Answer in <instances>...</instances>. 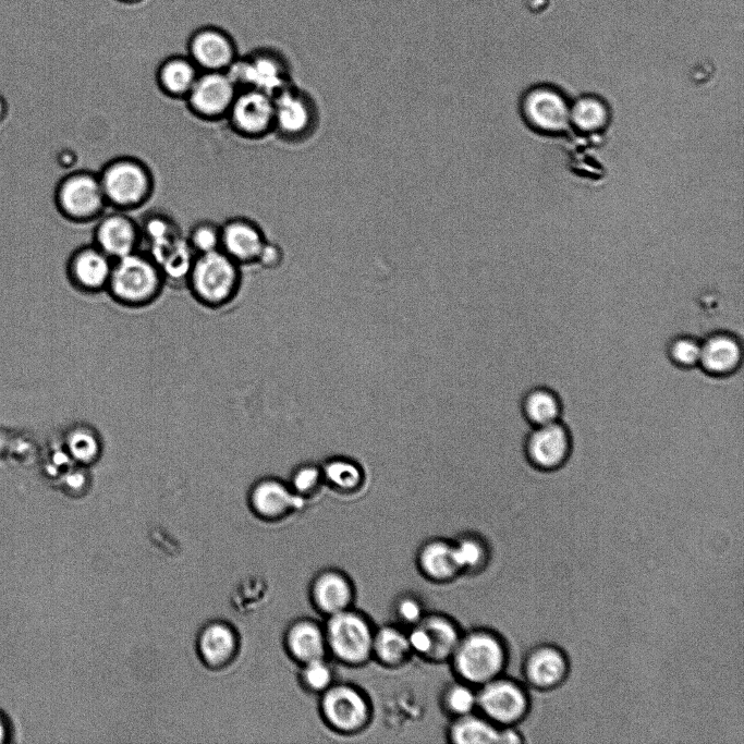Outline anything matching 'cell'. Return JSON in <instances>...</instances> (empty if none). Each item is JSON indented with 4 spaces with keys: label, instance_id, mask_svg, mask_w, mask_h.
<instances>
[{
    "label": "cell",
    "instance_id": "603a6c76",
    "mask_svg": "<svg viewBox=\"0 0 744 744\" xmlns=\"http://www.w3.org/2000/svg\"><path fill=\"white\" fill-rule=\"evenodd\" d=\"M199 73V69L187 54H174L158 65L155 82L159 92L167 98L184 100Z\"/></svg>",
    "mask_w": 744,
    "mask_h": 744
},
{
    "label": "cell",
    "instance_id": "9a60e30c",
    "mask_svg": "<svg viewBox=\"0 0 744 744\" xmlns=\"http://www.w3.org/2000/svg\"><path fill=\"white\" fill-rule=\"evenodd\" d=\"M247 504L254 516L263 521H276L302 509L305 499L294 493L285 479L268 475L252 484Z\"/></svg>",
    "mask_w": 744,
    "mask_h": 744
},
{
    "label": "cell",
    "instance_id": "5bb4252c",
    "mask_svg": "<svg viewBox=\"0 0 744 744\" xmlns=\"http://www.w3.org/2000/svg\"><path fill=\"white\" fill-rule=\"evenodd\" d=\"M327 641L332 651L349 662L363 661L373 648V634L367 623L346 610L331 614Z\"/></svg>",
    "mask_w": 744,
    "mask_h": 744
},
{
    "label": "cell",
    "instance_id": "e575fe53",
    "mask_svg": "<svg viewBox=\"0 0 744 744\" xmlns=\"http://www.w3.org/2000/svg\"><path fill=\"white\" fill-rule=\"evenodd\" d=\"M408 649L407 637L395 629L385 627L373 636L371 650H375L383 662L397 663L401 661Z\"/></svg>",
    "mask_w": 744,
    "mask_h": 744
},
{
    "label": "cell",
    "instance_id": "ee69618b",
    "mask_svg": "<svg viewBox=\"0 0 744 744\" xmlns=\"http://www.w3.org/2000/svg\"><path fill=\"white\" fill-rule=\"evenodd\" d=\"M7 113V103L3 97L0 96V121L3 120Z\"/></svg>",
    "mask_w": 744,
    "mask_h": 744
},
{
    "label": "cell",
    "instance_id": "9c48e42d",
    "mask_svg": "<svg viewBox=\"0 0 744 744\" xmlns=\"http://www.w3.org/2000/svg\"><path fill=\"white\" fill-rule=\"evenodd\" d=\"M237 90L228 72H200L183 101L198 120L224 121Z\"/></svg>",
    "mask_w": 744,
    "mask_h": 744
},
{
    "label": "cell",
    "instance_id": "44dd1931",
    "mask_svg": "<svg viewBox=\"0 0 744 744\" xmlns=\"http://www.w3.org/2000/svg\"><path fill=\"white\" fill-rule=\"evenodd\" d=\"M744 338L729 331H716L702 340L698 366L716 376H724L743 365Z\"/></svg>",
    "mask_w": 744,
    "mask_h": 744
},
{
    "label": "cell",
    "instance_id": "7a4b0ae2",
    "mask_svg": "<svg viewBox=\"0 0 744 744\" xmlns=\"http://www.w3.org/2000/svg\"><path fill=\"white\" fill-rule=\"evenodd\" d=\"M166 285L158 265L141 248L113 260L106 292L121 306L141 308L153 304Z\"/></svg>",
    "mask_w": 744,
    "mask_h": 744
},
{
    "label": "cell",
    "instance_id": "b9f144b4",
    "mask_svg": "<svg viewBox=\"0 0 744 744\" xmlns=\"http://www.w3.org/2000/svg\"><path fill=\"white\" fill-rule=\"evenodd\" d=\"M407 643L410 648L414 649L415 651L425 656L428 655L430 649V639L427 631L422 624L410 633L407 636Z\"/></svg>",
    "mask_w": 744,
    "mask_h": 744
},
{
    "label": "cell",
    "instance_id": "1f68e13d",
    "mask_svg": "<svg viewBox=\"0 0 744 744\" xmlns=\"http://www.w3.org/2000/svg\"><path fill=\"white\" fill-rule=\"evenodd\" d=\"M139 224L143 245L146 244V248L162 245L183 235L176 221L162 212L147 214L142 221H139Z\"/></svg>",
    "mask_w": 744,
    "mask_h": 744
},
{
    "label": "cell",
    "instance_id": "836d02e7",
    "mask_svg": "<svg viewBox=\"0 0 744 744\" xmlns=\"http://www.w3.org/2000/svg\"><path fill=\"white\" fill-rule=\"evenodd\" d=\"M430 639L427 657L443 659L453 655L460 639L453 625L440 618H431L422 623Z\"/></svg>",
    "mask_w": 744,
    "mask_h": 744
},
{
    "label": "cell",
    "instance_id": "2e32d148",
    "mask_svg": "<svg viewBox=\"0 0 744 744\" xmlns=\"http://www.w3.org/2000/svg\"><path fill=\"white\" fill-rule=\"evenodd\" d=\"M220 224V249L242 267L256 266L268 241L261 225L245 216L230 217Z\"/></svg>",
    "mask_w": 744,
    "mask_h": 744
},
{
    "label": "cell",
    "instance_id": "83f0119b",
    "mask_svg": "<svg viewBox=\"0 0 744 744\" xmlns=\"http://www.w3.org/2000/svg\"><path fill=\"white\" fill-rule=\"evenodd\" d=\"M313 594L317 606L330 614L345 610L352 598L349 583L336 573L319 576Z\"/></svg>",
    "mask_w": 744,
    "mask_h": 744
},
{
    "label": "cell",
    "instance_id": "6da1fadb",
    "mask_svg": "<svg viewBox=\"0 0 744 744\" xmlns=\"http://www.w3.org/2000/svg\"><path fill=\"white\" fill-rule=\"evenodd\" d=\"M109 209L135 211L143 208L156 188L147 162L132 155L115 156L97 171Z\"/></svg>",
    "mask_w": 744,
    "mask_h": 744
},
{
    "label": "cell",
    "instance_id": "52a82bcc",
    "mask_svg": "<svg viewBox=\"0 0 744 744\" xmlns=\"http://www.w3.org/2000/svg\"><path fill=\"white\" fill-rule=\"evenodd\" d=\"M453 656L456 671L465 680L481 684L495 679L505 661L501 642L484 632L471 634L460 641Z\"/></svg>",
    "mask_w": 744,
    "mask_h": 744
},
{
    "label": "cell",
    "instance_id": "60d3db41",
    "mask_svg": "<svg viewBox=\"0 0 744 744\" xmlns=\"http://www.w3.org/2000/svg\"><path fill=\"white\" fill-rule=\"evenodd\" d=\"M283 258L284 253L282 247L268 240L258 257L256 266L268 270L276 269L281 266Z\"/></svg>",
    "mask_w": 744,
    "mask_h": 744
},
{
    "label": "cell",
    "instance_id": "5b68a950",
    "mask_svg": "<svg viewBox=\"0 0 744 744\" xmlns=\"http://www.w3.org/2000/svg\"><path fill=\"white\" fill-rule=\"evenodd\" d=\"M54 200L61 216L78 227L94 223L109 209L98 172L82 167L59 180Z\"/></svg>",
    "mask_w": 744,
    "mask_h": 744
},
{
    "label": "cell",
    "instance_id": "cb8c5ba5",
    "mask_svg": "<svg viewBox=\"0 0 744 744\" xmlns=\"http://www.w3.org/2000/svg\"><path fill=\"white\" fill-rule=\"evenodd\" d=\"M327 488L343 495L361 490L365 483V472L356 460L332 454L318 461Z\"/></svg>",
    "mask_w": 744,
    "mask_h": 744
},
{
    "label": "cell",
    "instance_id": "484cf974",
    "mask_svg": "<svg viewBox=\"0 0 744 744\" xmlns=\"http://www.w3.org/2000/svg\"><path fill=\"white\" fill-rule=\"evenodd\" d=\"M609 120V108L599 97L581 96L570 106V125L581 133L601 132L608 125Z\"/></svg>",
    "mask_w": 744,
    "mask_h": 744
},
{
    "label": "cell",
    "instance_id": "4fadbf2b",
    "mask_svg": "<svg viewBox=\"0 0 744 744\" xmlns=\"http://www.w3.org/2000/svg\"><path fill=\"white\" fill-rule=\"evenodd\" d=\"M476 705L491 722L510 727L526 716L529 702L521 685L495 678L483 684V688L476 695Z\"/></svg>",
    "mask_w": 744,
    "mask_h": 744
},
{
    "label": "cell",
    "instance_id": "74e56055",
    "mask_svg": "<svg viewBox=\"0 0 744 744\" xmlns=\"http://www.w3.org/2000/svg\"><path fill=\"white\" fill-rule=\"evenodd\" d=\"M446 703L450 711L465 716L476 705V695L466 686L455 685L447 692Z\"/></svg>",
    "mask_w": 744,
    "mask_h": 744
},
{
    "label": "cell",
    "instance_id": "8992f818",
    "mask_svg": "<svg viewBox=\"0 0 744 744\" xmlns=\"http://www.w3.org/2000/svg\"><path fill=\"white\" fill-rule=\"evenodd\" d=\"M227 72L239 88H254L271 96L293 83L288 59L272 50L237 58Z\"/></svg>",
    "mask_w": 744,
    "mask_h": 744
},
{
    "label": "cell",
    "instance_id": "7402d4cb",
    "mask_svg": "<svg viewBox=\"0 0 744 744\" xmlns=\"http://www.w3.org/2000/svg\"><path fill=\"white\" fill-rule=\"evenodd\" d=\"M322 710L327 720L341 730H353L367 719V705L353 688L336 686L327 690L322 698Z\"/></svg>",
    "mask_w": 744,
    "mask_h": 744
},
{
    "label": "cell",
    "instance_id": "30bf717a",
    "mask_svg": "<svg viewBox=\"0 0 744 744\" xmlns=\"http://www.w3.org/2000/svg\"><path fill=\"white\" fill-rule=\"evenodd\" d=\"M519 110L526 125L542 134H560L570 126V105L551 86L528 88L521 96Z\"/></svg>",
    "mask_w": 744,
    "mask_h": 744
},
{
    "label": "cell",
    "instance_id": "bcb514c9",
    "mask_svg": "<svg viewBox=\"0 0 744 744\" xmlns=\"http://www.w3.org/2000/svg\"><path fill=\"white\" fill-rule=\"evenodd\" d=\"M121 1L131 3V2H135V1H139V0H121Z\"/></svg>",
    "mask_w": 744,
    "mask_h": 744
},
{
    "label": "cell",
    "instance_id": "e0dca14e",
    "mask_svg": "<svg viewBox=\"0 0 744 744\" xmlns=\"http://www.w3.org/2000/svg\"><path fill=\"white\" fill-rule=\"evenodd\" d=\"M187 56L200 72H227L239 58L232 38L214 26L199 28L191 36Z\"/></svg>",
    "mask_w": 744,
    "mask_h": 744
},
{
    "label": "cell",
    "instance_id": "d4e9b609",
    "mask_svg": "<svg viewBox=\"0 0 744 744\" xmlns=\"http://www.w3.org/2000/svg\"><path fill=\"white\" fill-rule=\"evenodd\" d=\"M455 743H517L519 734L510 729H499L493 722L469 715L462 716L452 727Z\"/></svg>",
    "mask_w": 744,
    "mask_h": 744
},
{
    "label": "cell",
    "instance_id": "f1b7e54d",
    "mask_svg": "<svg viewBox=\"0 0 744 744\" xmlns=\"http://www.w3.org/2000/svg\"><path fill=\"white\" fill-rule=\"evenodd\" d=\"M525 418L533 426L547 425L560 419L561 403L556 392L546 387L529 390L522 403Z\"/></svg>",
    "mask_w": 744,
    "mask_h": 744
},
{
    "label": "cell",
    "instance_id": "ffe728a7",
    "mask_svg": "<svg viewBox=\"0 0 744 744\" xmlns=\"http://www.w3.org/2000/svg\"><path fill=\"white\" fill-rule=\"evenodd\" d=\"M569 660L561 648L551 644L533 647L525 656L523 674L536 690L548 691L559 686L568 676Z\"/></svg>",
    "mask_w": 744,
    "mask_h": 744
},
{
    "label": "cell",
    "instance_id": "ac0fdd59",
    "mask_svg": "<svg viewBox=\"0 0 744 744\" xmlns=\"http://www.w3.org/2000/svg\"><path fill=\"white\" fill-rule=\"evenodd\" d=\"M196 652L203 666L219 670L232 664L240 654V636L225 620L206 622L196 635Z\"/></svg>",
    "mask_w": 744,
    "mask_h": 744
},
{
    "label": "cell",
    "instance_id": "ba28073f",
    "mask_svg": "<svg viewBox=\"0 0 744 744\" xmlns=\"http://www.w3.org/2000/svg\"><path fill=\"white\" fill-rule=\"evenodd\" d=\"M224 121L244 139L258 141L273 134V96L254 88H239Z\"/></svg>",
    "mask_w": 744,
    "mask_h": 744
},
{
    "label": "cell",
    "instance_id": "f35d334b",
    "mask_svg": "<svg viewBox=\"0 0 744 744\" xmlns=\"http://www.w3.org/2000/svg\"><path fill=\"white\" fill-rule=\"evenodd\" d=\"M303 670V679L305 683L313 690H324L331 681V671L329 667L322 661V658L305 662Z\"/></svg>",
    "mask_w": 744,
    "mask_h": 744
},
{
    "label": "cell",
    "instance_id": "8d00e7d4",
    "mask_svg": "<svg viewBox=\"0 0 744 744\" xmlns=\"http://www.w3.org/2000/svg\"><path fill=\"white\" fill-rule=\"evenodd\" d=\"M700 345L702 339L691 334H680L671 340L668 353L678 366L692 368L699 364Z\"/></svg>",
    "mask_w": 744,
    "mask_h": 744
},
{
    "label": "cell",
    "instance_id": "f6af8a7d",
    "mask_svg": "<svg viewBox=\"0 0 744 744\" xmlns=\"http://www.w3.org/2000/svg\"><path fill=\"white\" fill-rule=\"evenodd\" d=\"M5 736H7V729H5L4 722L0 718V743L4 742Z\"/></svg>",
    "mask_w": 744,
    "mask_h": 744
},
{
    "label": "cell",
    "instance_id": "4316f807",
    "mask_svg": "<svg viewBox=\"0 0 744 744\" xmlns=\"http://www.w3.org/2000/svg\"><path fill=\"white\" fill-rule=\"evenodd\" d=\"M285 642L290 654L303 662L322 658L325 652L324 635L312 622L293 624L286 633Z\"/></svg>",
    "mask_w": 744,
    "mask_h": 744
},
{
    "label": "cell",
    "instance_id": "8fae6325",
    "mask_svg": "<svg viewBox=\"0 0 744 744\" xmlns=\"http://www.w3.org/2000/svg\"><path fill=\"white\" fill-rule=\"evenodd\" d=\"M90 242L113 260L132 254L143 248L139 221L127 211L108 209L94 222Z\"/></svg>",
    "mask_w": 744,
    "mask_h": 744
},
{
    "label": "cell",
    "instance_id": "7bdbcfd3",
    "mask_svg": "<svg viewBox=\"0 0 744 744\" xmlns=\"http://www.w3.org/2000/svg\"><path fill=\"white\" fill-rule=\"evenodd\" d=\"M399 614L406 622H416L420 618L422 610L415 600L405 599L399 605Z\"/></svg>",
    "mask_w": 744,
    "mask_h": 744
},
{
    "label": "cell",
    "instance_id": "ab89813d",
    "mask_svg": "<svg viewBox=\"0 0 744 744\" xmlns=\"http://www.w3.org/2000/svg\"><path fill=\"white\" fill-rule=\"evenodd\" d=\"M452 548L459 569L476 566L483 560L484 552L481 547L475 541L464 540Z\"/></svg>",
    "mask_w": 744,
    "mask_h": 744
},
{
    "label": "cell",
    "instance_id": "7c38bea8",
    "mask_svg": "<svg viewBox=\"0 0 744 744\" xmlns=\"http://www.w3.org/2000/svg\"><path fill=\"white\" fill-rule=\"evenodd\" d=\"M113 259L94 243L76 245L65 263V279L70 285L84 294L106 292Z\"/></svg>",
    "mask_w": 744,
    "mask_h": 744
},
{
    "label": "cell",
    "instance_id": "277c9868",
    "mask_svg": "<svg viewBox=\"0 0 744 744\" xmlns=\"http://www.w3.org/2000/svg\"><path fill=\"white\" fill-rule=\"evenodd\" d=\"M321 123L317 99L294 83L273 96V134L283 143L302 145L313 139Z\"/></svg>",
    "mask_w": 744,
    "mask_h": 744
},
{
    "label": "cell",
    "instance_id": "d590c367",
    "mask_svg": "<svg viewBox=\"0 0 744 744\" xmlns=\"http://www.w3.org/2000/svg\"><path fill=\"white\" fill-rule=\"evenodd\" d=\"M185 239L195 255L219 251L221 224L212 220L197 221L190 228Z\"/></svg>",
    "mask_w": 744,
    "mask_h": 744
},
{
    "label": "cell",
    "instance_id": "3957f363",
    "mask_svg": "<svg viewBox=\"0 0 744 744\" xmlns=\"http://www.w3.org/2000/svg\"><path fill=\"white\" fill-rule=\"evenodd\" d=\"M242 268L221 249L195 255L185 288L200 305L212 309L224 307L241 290Z\"/></svg>",
    "mask_w": 744,
    "mask_h": 744
},
{
    "label": "cell",
    "instance_id": "d6986e66",
    "mask_svg": "<svg viewBox=\"0 0 744 744\" xmlns=\"http://www.w3.org/2000/svg\"><path fill=\"white\" fill-rule=\"evenodd\" d=\"M571 449L568 428L557 422L534 426L525 439V453L537 467L550 469L561 465Z\"/></svg>",
    "mask_w": 744,
    "mask_h": 744
},
{
    "label": "cell",
    "instance_id": "f546056e",
    "mask_svg": "<svg viewBox=\"0 0 744 744\" xmlns=\"http://www.w3.org/2000/svg\"><path fill=\"white\" fill-rule=\"evenodd\" d=\"M102 447L100 434L88 425L73 428L68 436V448L71 456L84 466H90L99 461Z\"/></svg>",
    "mask_w": 744,
    "mask_h": 744
},
{
    "label": "cell",
    "instance_id": "4dcf8cb0",
    "mask_svg": "<svg viewBox=\"0 0 744 744\" xmlns=\"http://www.w3.org/2000/svg\"><path fill=\"white\" fill-rule=\"evenodd\" d=\"M422 570L431 578L446 580L458 570L453 548L444 542H431L420 552Z\"/></svg>",
    "mask_w": 744,
    "mask_h": 744
},
{
    "label": "cell",
    "instance_id": "d6a6232c",
    "mask_svg": "<svg viewBox=\"0 0 744 744\" xmlns=\"http://www.w3.org/2000/svg\"><path fill=\"white\" fill-rule=\"evenodd\" d=\"M285 480L291 490L304 499L319 492L325 485L319 463L309 460L296 462Z\"/></svg>",
    "mask_w": 744,
    "mask_h": 744
}]
</instances>
